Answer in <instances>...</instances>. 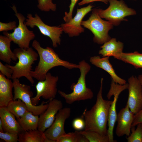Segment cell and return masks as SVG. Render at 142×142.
<instances>
[{
	"instance_id": "1",
	"label": "cell",
	"mask_w": 142,
	"mask_h": 142,
	"mask_svg": "<svg viewBox=\"0 0 142 142\" xmlns=\"http://www.w3.org/2000/svg\"><path fill=\"white\" fill-rule=\"evenodd\" d=\"M103 78L101 79L100 86L95 104L90 110L85 109L82 116L85 123L84 130L95 131L105 135H108L109 112L113 101L105 100L103 97Z\"/></svg>"
},
{
	"instance_id": "2",
	"label": "cell",
	"mask_w": 142,
	"mask_h": 142,
	"mask_svg": "<svg viewBox=\"0 0 142 142\" xmlns=\"http://www.w3.org/2000/svg\"><path fill=\"white\" fill-rule=\"evenodd\" d=\"M32 45L37 51L39 59L37 65L34 70L31 71V74L38 81L44 80L49 70L55 67L62 66L69 69L78 68V64L61 59L53 49L48 47L43 48L37 40H34Z\"/></svg>"
},
{
	"instance_id": "3",
	"label": "cell",
	"mask_w": 142,
	"mask_h": 142,
	"mask_svg": "<svg viewBox=\"0 0 142 142\" xmlns=\"http://www.w3.org/2000/svg\"><path fill=\"white\" fill-rule=\"evenodd\" d=\"M78 65L80 74L77 83H73L70 86L73 92L67 94L60 90L58 91L60 95L69 104L76 101L91 99L94 96L93 92L87 87L86 83V76L90 70L91 66L84 60L79 62Z\"/></svg>"
},
{
	"instance_id": "4",
	"label": "cell",
	"mask_w": 142,
	"mask_h": 142,
	"mask_svg": "<svg viewBox=\"0 0 142 142\" xmlns=\"http://www.w3.org/2000/svg\"><path fill=\"white\" fill-rule=\"evenodd\" d=\"M13 52L18 59V62L14 66L8 64H6L13 71L11 79H19L24 77L31 84H33L34 81L31 73L32 70V65L37 60L39 56L38 53L32 47L27 49L16 48L14 49Z\"/></svg>"
},
{
	"instance_id": "5",
	"label": "cell",
	"mask_w": 142,
	"mask_h": 142,
	"mask_svg": "<svg viewBox=\"0 0 142 142\" xmlns=\"http://www.w3.org/2000/svg\"><path fill=\"white\" fill-rule=\"evenodd\" d=\"M81 25L92 32L94 35L93 40L95 43L102 44L111 39L108 32L113 25L109 21L102 19L95 9L88 19L82 21Z\"/></svg>"
},
{
	"instance_id": "6",
	"label": "cell",
	"mask_w": 142,
	"mask_h": 142,
	"mask_svg": "<svg viewBox=\"0 0 142 142\" xmlns=\"http://www.w3.org/2000/svg\"><path fill=\"white\" fill-rule=\"evenodd\" d=\"M109 7L105 10L96 9V11L101 18L108 20L113 25H119L121 22L127 20L126 16L136 14L134 9L128 7L123 0H108Z\"/></svg>"
},
{
	"instance_id": "7",
	"label": "cell",
	"mask_w": 142,
	"mask_h": 142,
	"mask_svg": "<svg viewBox=\"0 0 142 142\" xmlns=\"http://www.w3.org/2000/svg\"><path fill=\"white\" fill-rule=\"evenodd\" d=\"M11 8L18 19L19 24L18 27L14 29L13 32L9 33L4 31L3 34L17 44L19 48L27 49L29 47L30 43L35 38V34L33 31L28 28L24 22L26 19L25 17L22 14L18 12L15 6L13 5Z\"/></svg>"
},
{
	"instance_id": "8",
	"label": "cell",
	"mask_w": 142,
	"mask_h": 142,
	"mask_svg": "<svg viewBox=\"0 0 142 142\" xmlns=\"http://www.w3.org/2000/svg\"><path fill=\"white\" fill-rule=\"evenodd\" d=\"M14 89V100L20 99L26 104L28 111L35 115H40L47 109L48 104L43 101L39 105H33L32 103L31 98L33 95L30 86L21 83L18 79H13Z\"/></svg>"
},
{
	"instance_id": "9",
	"label": "cell",
	"mask_w": 142,
	"mask_h": 142,
	"mask_svg": "<svg viewBox=\"0 0 142 142\" xmlns=\"http://www.w3.org/2000/svg\"><path fill=\"white\" fill-rule=\"evenodd\" d=\"M26 20L25 22L27 26L32 28L37 27L42 34L50 38L53 47L56 48L60 44V37L63 32L61 26H51L47 25L37 13L35 14L34 17L31 14H28Z\"/></svg>"
},
{
	"instance_id": "10",
	"label": "cell",
	"mask_w": 142,
	"mask_h": 142,
	"mask_svg": "<svg viewBox=\"0 0 142 142\" xmlns=\"http://www.w3.org/2000/svg\"><path fill=\"white\" fill-rule=\"evenodd\" d=\"M58 79V77L53 76L48 72L44 80L39 81L35 86L36 95L31 98L32 104L36 105L41 97L49 101L54 99L57 91V84Z\"/></svg>"
},
{
	"instance_id": "11",
	"label": "cell",
	"mask_w": 142,
	"mask_h": 142,
	"mask_svg": "<svg viewBox=\"0 0 142 142\" xmlns=\"http://www.w3.org/2000/svg\"><path fill=\"white\" fill-rule=\"evenodd\" d=\"M128 83L124 85H120L115 82L112 79L110 87L106 97L110 99L111 97L114 96V99L109 109L108 125V135L109 142H116L117 141L114 139L113 131L114 125L117 120V115L116 110V102L120 93L126 89H128Z\"/></svg>"
},
{
	"instance_id": "12",
	"label": "cell",
	"mask_w": 142,
	"mask_h": 142,
	"mask_svg": "<svg viewBox=\"0 0 142 142\" xmlns=\"http://www.w3.org/2000/svg\"><path fill=\"white\" fill-rule=\"evenodd\" d=\"M71 113V109L69 107L63 108L58 112L52 125L44 132L47 138L56 142L60 137L66 134L64 130L65 123L70 116Z\"/></svg>"
},
{
	"instance_id": "13",
	"label": "cell",
	"mask_w": 142,
	"mask_h": 142,
	"mask_svg": "<svg viewBox=\"0 0 142 142\" xmlns=\"http://www.w3.org/2000/svg\"><path fill=\"white\" fill-rule=\"evenodd\" d=\"M128 97L127 103L131 112L135 114L142 109V92L139 81L132 75L128 79Z\"/></svg>"
},
{
	"instance_id": "14",
	"label": "cell",
	"mask_w": 142,
	"mask_h": 142,
	"mask_svg": "<svg viewBox=\"0 0 142 142\" xmlns=\"http://www.w3.org/2000/svg\"><path fill=\"white\" fill-rule=\"evenodd\" d=\"M93 6H88L78 9L76 14L69 21L60 25L63 32L68 34L70 37L77 36L82 32L84 29L81 25L82 20L84 17L92 10Z\"/></svg>"
},
{
	"instance_id": "15",
	"label": "cell",
	"mask_w": 142,
	"mask_h": 142,
	"mask_svg": "<svg viewBox=\"0 0 142 142\" xmlns=\"http://www.w3.org/2000/svg\"><path fill=\"white\" fill-rule=\"evenodd\" d=\"M63 107V103L60 100L54 98L50 100L47 109L39 115L37 129L44 132L50 127L54 122L56 114Z\"/></svg>"
},
{
	"instance_id": "16",
	"label": "cell",
	"mask_w": 142,
	"mask_h": 142,
	"mask_svg": "<svg viewBox=\"0 0 142 142\" xmlns=\"http://www.w3.org/2000/svg\"><path fill=\"white\" fill-rule=\"evenodd\" d=\"M134 115L130 110L127 103L125 107L120 110L117 115L115 133L117 136L130 135Z\"/></svg>"
},
{
	"instance_id": "17",
	"label": "cell",
	"mask_w": 142,
	"mask_h": 142,
	"mask_svg": "<svg viewBox=\"0 0 142 142\" xmlns=\"http://www.w3.org/2000/svg\"><path fill=\"white\" fill-rule=\"evenodd\" d=\"M15 117L8 110L6 107H0V119L4 132L18 135L23 131Z\"/></svg>"
},
{
	"instance_id": "18",
	"label": "cell",
	"mask_w": 142,
	"mask_h": 142,
	"mask_svg": "<svg viewBox=\"0 0 142 142\" xmlns=\"http://www.w3.org/2000/svg\"><path fill=\"white\" fill-rule=\"evenodd\" d=\"M109 57L101 58L99 56H94L90 58L89 61L93 65L106 72L110 75L111 79L116 83L120 85L125 84L126 80L116 74L109 62Z\"/></svg>"
},
{
	"instance_id": "19",
	"label": "cell",
	"mask_w": 142,
	"mask_h": 142,
	"mask_svg": "<svg viewBox=\"0 0 142 142\" xmlns=\"http://www.w3.org/2000/svg\"><path fill=\"white\" fill-rule=\"evenodd\" d=\"M13 82L0 73V107H7L13 100Z\"/></svg>"
},
{
	"instance_id": "20",
	"label": "cell",
	"mask_w": 142,
	"mask_h": 142,
	"mask_svg": "<svg viewBox=\"0 0 142 142\" xmlns=\"http://www.w3.org/2000/svg\"><path fill=\"white\" fill-rule=\"evenodd\" d=\"M123 47L122 42L117 41L115 38H111L100 47L101 49L99 54L103 57L113 56L116 58L123 52Z\"/></svg>"
},
{
	"instance_id": "21",
	"label": "cell",
	"mask_w": 142,
	"mask_h": 142,
	"mask_svg": "<svg viewBox=\"0 0 142 142\" xmlns=\"http://www.w3.org/2000/svg\"><path fill=\"white\" fill-rule=\"evenodd\" d=\"M12 40L8 37L0 36V59L9 64L12 61H16L18 58L10 48Z\"/></svg>"
},
{
	"instance_id": "22",
	"label": "cell",
	"mask_w": 142,
	"mask_h": 142,
	"mask_svg": "<svg viewBox=\"0 0 142 142\" xmlns=\"http://www.w3.org/2000/svg\"><path fill=\"white\" fill-rule=\"evenodd\" d=\"M18 136L19 142H55L47 138L44 132L38 129L23 131Z\"/></svg>"
},
{
	"instance_id": "23",
	"label": "cell",
	"mask_w": 142,
	"mask_h": 142,
	"mask_svg": "<svg viewBox=\"0 0 142 142\" xmlns=\"http://www.w3.org/2000/svg\"><path fill=\"white\" fill-rule=\"evenodd\" d=\"M17 120L23 131L37 129L39 123L38 115H34L28 111Z\"/></svg>"
},
{
	"instance_id": "24",
	"label": "cell",
	"mask_w": 142,
	"mask_h": 142,
	"mask_svg": "<svg viewBox=\"0 0 142 142\" xmlns=\"http://www.w3.org/2000/svg\"><path fill=\"white\" fill-rule=\"evenodd\" d=\"M116 59L131 64L138 69L142 68V53L137 51L121 53Z\"/></svg>"
},
{
	"instance_id": "25",
	"label": "cell",
	"mask_w": 142,
	"mask_h": 142,
	"mask_svg": "<svg viewBox=\"0 0 142 142\" xmlns=\"http://www.w3.org/2000/svg\"><path fill=\"white\" fill-rule=\"evenodd\" d=\"M6 107L8 110L17 118L22 117L28 111L26 104L19 99L11 101Z\"/></svg>"
},
{
	"instance_id": "26",
	"label": "cell",
	"mask_w": 142,
	"mask_h": 142,
	"mask_svg": "<svg viewBox=\"0 0 142 142\" xmlns=\"http://www.w3.org/2000/svg\"><path fill=\"white\" fill-rule=\"evenodd\" d=\"M79 132L84 135L89 142H109L108 135H102L95 131L85 130L79 131Z\"/></svg>"
},
{
	"instance_id": "27",
	"label": "cell",
	"mask_w": 142,
	"mask_h": 142,
	"mask_svg": "<svg viewBox=\"0 0 142 142\" xmlns=\"http://www.w3.org/2000/svg\"><path fill=\"white\" fill-rule=\"evenodd\" d=\"M137 128L131 127V133L127 138L128 142H142V123L137 125Z\"/></svg>"
},
{
	"instance_id": "28",
	"label": "cell",
	"mask_w": 142,
	"mask_h": 142,
	"mask_svg": "<svg viewBox=\"0 0 142 142\" xmlns=\"http://www.w3.org/2000/svg\"><path fill=\"white\" fill-rule=\"evenodd\" d=\"M81 134L79 131L69 132L60 137L56 142H79Z\"/></svg>"
},
{
	"instance_id": "29",
	"label": "cell",
	"mask_w": 142,
	"mask_h": 142,
	"mask_svg": "<svg viewBox=\"0 0 142 142\" xmlns=\"http://www.w3.org/2000/svg\"><path fill=\"white\" fill-rule=\"evenodd\" d=\"M38 8L42 11L48 12L55 11L57 9L56 4L53 3L52 0H37Z\"/></svg>"
},
{
	"instance_id": "30",
	"label": "cell",
	"mask_w": 142,
	"mask_h": 142,
	"mask_svg": "<svg viewBox=\"0 0 142 142\" xmlns=\"http://www.w3.org/2000/svg\"><path fill=\"white\" fill-rule=\"evenodd\" d=\"M0 138L6 142L18 141V135L8 132H0Z\"/></svg>"
},
{
	"instance_id": "31",
	"label": "cell",
	"mask_w": 142,
	"mask_h": 142,
	"mask_svg": "<svg viewBox=\"0 0 142 142\" xmlns=\"http://www.w3.org/2000/svg\"><path fill=\"white\" fill-rule=\"evenodd\" d=\"M72 125L73 128L75 130L82 131L85 127V121L82 118H76L73 120Z\"/></svg>"
},
{
	"instance_id": "32",
	"label": "cell",
	"mask_w": 142,
	"mask_h": 142,
	"mask_svg": "<svg viewBox=\"0 0 142 142\" xmlns=\"http://www.w3.org/2000/svg\"><path fill=\"white\" fill-rule=\"evenodd\" d=\"M16 27V22L15 21L10 22L7 23L0 22V32H7L14 30Z\"/></svg>"
},
{
	"instance_id": "33",
	"label": "cell",
	"mask_w": 142,
	"mask_h": 142,
	"mask_svg": "<svg viewBox=\"0 0 142 142\" xmlns=\"http://www.w3.org/2000/svg\"><path fill=\"white\" fill-rule=\"evenodd\" d=\"M78 0H71V3L69 6V10L68 12H65L63 17L64 21L65 22L69 21L72 18V14L74 8Z\"/></svg>"
},
{
	"instance_id": "34",
	"label": "cell",
	"mask_w": 142,
	"mask_h": 142,
	"mask_svg": "<svg viewBox=\"0 0 142 142\" xmlns=\"http://www.w3.org/2000/svg\"><path fill=\"white\" fill-rule=\"evenodd\" d=\"M0 71L3 75L8 79H11L13 71L12 69L6 65H3L0 62Z\"/></svg>"
},
{
	"instance_id": "35",
	"label": "cell",
	"mask_w": 142,
	"mask_h": 142,
	"mask_svg": "<svg viewBox=\"0 0 142 142\" xmlns=\"http://www.w3.org/2000/svg\"><path fill=\"white\" fill-rule=\"evenodd\" d=\"M139 123H142V109L138 113L134 115L131 127H135Z\"/></svg>"
},
{
	"instance_id": "36",
	"label": "cell",
	"mask_w": 142,
	"mask_h": 142,
	"mask_svg": "<svg viewBox=\"0 0 142 142\" xmlns=\"http://www.w3.org/2000/svg\"><path fill=\"white\" fill-rule=\"evenodd\" d=\"M95 1L101 2L105 4H107L108 2V0H82L78 3V4L80 6L85 4Z\"/></svg>"
},
{
	"instance_id": "37",
	"label": "cell",
	"mask_w": 142,
	"mask_h": 142,
	"mask_svg": "<svg viewBox=\"0 0 142 142\" xmlns=\"http://www.w3.org/2000/svg\"><path fill=\"white\" fill-rule=\"evenodd\" d=\"M137 78L141 85L142 92V74L139 75L137 77Z\"/></svg>"
},
{
	"instance_id": "38",
	"label": "cell",
	"mask_w": 142,
	"mask_h": 142,
	"mask_svg": "<svg viewBox=\"0 0 142 142\" xmlns=\"http://www.w3.org/2000/svg\"><path fill=\"white\" fill-rule=\"evenodd\" d=\"M0 132H4L3 130V124L1 120L0 119Z\"/></svg>"
},
{
	"instance_id": "39",
	"label": "cell",
	"mask_w": 142,
	"mask_h": 142,
	"mask_svg": "<svg viewBox=\"0 0 142 142\" xmlns=\"http://www.w3.org/2000/svg\"></svg>"
}]
</instances>
